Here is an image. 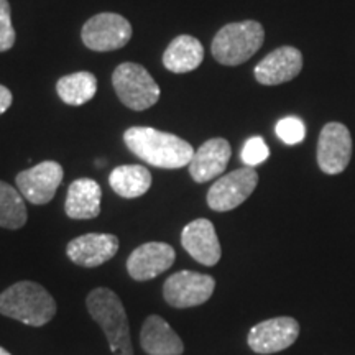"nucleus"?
I'll return each instance as SVG.
<instances>
[{
  "instance_id": "4",
  "label": "nucleus",
  "mask_w": 355,
  "mask_h": 355,
  "mask_svg": "<svg viewBox=\"0 0 355 355\" xmlns=\"http://www.w3.org/2000/svg\"><path fill=\"white\" fill-rule=\"evenodd\" d=\"M265 32L259 21L245 20L220 28L212 40V56L225 66H239L250 60L263 44Z\"/></svg>"
},
{
  "instance_id": "9",
  "label": "nucleus",
  "mask_w": 355,
  "mask_h": 355,
  "mask_svg": "<svg viewBox=\"0 0 355 355\" xmlns=\"http://www.w3.org/2000/svg\"><path fill=\"white\" fill-rule=\"evenodd\" d=\"M300 336V322L282 316L255 324L248 332L247 343L254 352L266 355L291 347Z\"/></svg>"
},
{
  "instance_id": "8",
  "label": "nucleus",
  "mask_w": 355,
  "mask_h": 355,
  "mask_svg": "<svg viewBox=\"0 0 355 355\" xmlns=\"http://www.w3.org/2000/svg\"><path fill=\"white\" fill-rule=\"evenodd\" d=\"M259 184V173L254 168H239L224 175L211 186L207 204L212 211L227 212L245 202Z\"/></svg>"
},
{
  "instance_id": "21",
  "label": "nucleus",
  "mask_w": 355,
  "mask_h": 355,
  "mask_svg": "<svg viewBox=\"0 0 355 355\" xmlns=\"http://www.w3.org/2000/svg\"><path fill=\"white\" fill-rule=\"evenodd\" d=\"M58 96L68 105H83L91 101L97 92V79L92 73H79L63 76L56 84Z\"/></svg>"
},
{
  "instance_id": "6",
  "label": "nucleus",
  "mask_w": 355,
  "mask_h": 355,
  "mask_svg": "<svg viewBox=\"0 0 355 355\" xmlns=\"http://www.w3.org/2000/svg\"><path fill=\"white\" fill-rule=\"evenodd\" d=\"M216 290V279L211 275L183 270L166 278L163 285V298L171 308L186 309L201 306Z\"/></svg>"
},
{
  "instance_id": "11",
  "label": "nucleus",
  "mask_w": 355,
  "mask_h": 355,
  "mask_svg": "<svg viewBox=\"0 0 355 355\" xmlns=\"http://www.w3.org/2000/svg\"><path fill=\"white\" fill-rule=\"evenodd\" d=\"M63 166L56 162H42L30 170L17 175V188L26 201L37 206L48 204L55 198L56 189L63 181Z\"/></svg>"
},
{
  "instance_id": "20",
  "label": "nucleus",
  "mask_w": 355,
  "mask_h": 355,
  "mask_svg": "<svg viewBox=\"0 0 355 355\" xmlns=\"http://www.w3.org/2000/svg\"><path fill=\"white\" fill-rule=\"evenodd\" d=\"M109 184L121 198H140L152 186V175L141 165L117 166L110 173Z\"/></svg>"
},
{
  "instance_id": "23",
  "label": "nucleus",
  "mask_w": 355,
  "mask_h": 355,
  "mask_svg": "<svg viewBox=\"0 0 355 355\" xmlns=\"http://www.w3.org/2000/svg\"><path fill=\"white\" fill-rule=\"evenodd\" d=\"M275 132H277L278 139L285 141L286 145H296L304 140L306 127L298 117H285L277 123Z\"/></svg>"
},
{
  "instance_id": "17",
  "label": "nucleus",
  "mask_w": 355,
  "mask_h": 355,
  "mask_svg": "<svg viewBox=\"0 0 355 355\" xmlns=\"http://www.w3.org/2000/svg\"><path fill=\"white\" fill-rule=\"evenodd\" d=\"M101 186L91 178H79L69 184L64 211L71 219H94L101 214Z\"/></svg>"
},
{
  "instance_id": "15",
  "label": "nucleus",
  "mask_w": 355,
  "mask_h": 355,
  "mask_svg": "<svg viewBox=\"0 0 355 355\" xmlns=\"http://www.w3.org/2000/svg\"><path fill=\"white\" fill-rule=\"evenodd\" d=\"M303 69V55L293 46H282L255 66V79L265 86H277L295 79Z\"/></svg>"
},
{
  "instance_id": "24",
  "label": "nucleus",
  "mask_w": 355,
  "mask_h": 355,
  "mask_svg": "<svg viewBox=\"0 0 355 355\" xmlns=\"http://www.w3.org/2000/svg\"><path fill=\"white\" fill-rule=\"evenodd\" d=\"M242 162L245 163V166H259L270 157V150L266 146L265 140L261 137H252L245 141L242 148Z\"/></svg>"
},
{
  "instance_id": "19",
  "label": "nucleus",
  "mask_w": 355,
  "mask_h": 355,
  "mask_svg": "<svg viewBox=\"0 0 355 355\" xmlns=\"http://www.w3.org/2000/svg\"><path fill=\"white\" fill-rule=\"evenodd\" d=\"M204 60V48L198 38L189 35H180L168 44L163 64L171 73L183 74L199 68Z\"/></svg>"
},
{
  "instance_id": "16",
  "label": "nucleus",
  "mask_w": 355,
  "mask_h": 355,
  "mask_svg": "<svg viewBox=\"0 0 355 355\" xmlns=\"http://www.w3.org/2000/svg\"><path fill=\"white\" fill-rule=\"evenodd\" d=\"M232 155L225 139H211L199 146L189 163V175L196 183H207L227 168Z\"/></svg>"
},
{
  "instance_id": "5",
  "label": "nucleus",
  "mask_w": 355,
  "mask_h": 355,
  "mask_svg": "<svg viewBox=\"0 0 355 355\" xmlns=\"http://www.w3.org/2000/svg\"><path fill=\"white\" fill-rule=\"evenodd\" d=\"M112 84L122 104L132 110L150 109L159 99L158 84L140 64H119L114 71Z\"/></svg>"
},
{
  "instance_id": "3",
  "label": "nucleus",
  "mask_w": 355,
  "mask_h": 355,
  "mask_svg": "<svg viewBox=\"0 0 355 355\" xmlns=\"http://www.w3.org/2000/svg\"><path fill=\"white\" fill-rule=\"evenodd\" d=\"M87 311L99 324L114 355H133L130 327L121 298L109 288H96L87 295Z\"/></svg>"
},
{
  "instance_id": "13",
  "label": "nucleus",
  "mask_w": 355,
  "mask_h": 355,
  "mask_svg": "<svg viewBox=\"0 0 355 355\" xmlns=\"http://www.w3.org/2000/svg\"><path fill=\"white\" fill-rule=\"evenodd\" d=\"M119 250V239L112 234H84L73 239L66 247L69 260L79 266L94 268L114 259Z\"/></svg>"
},
{
  "instance_id": "18",
  "label": "nucleus",
  "mask_w": 355,
  "mask_h": 355,
  "mask_svg": "<svg viewBox=\"0 0 355 355\" xmlns=\"http://www.w3.org/2000/svg\"><path fill=\"white\" fill-rule=\"evenodd\" d=\"M141 347L148 355H181L184 352L183 340L171 329L165 319L152 314L145 319L140 334Z\"/></svg>"
},
{
  "instance_id": "25",
  "label": "nucleus",
  "mask_w": 355,
  "mask_h": 355,
  "mask_svg": "<svg viewBox=\"0 0 355 355\" xmlns=\"http://www.w3.org/2000/svg\"><path fill=\"white\" fill-rule=\"evenodd\" d=\"M15 30L10 19V3L0 0V51H8L15 44Z\"/></svg>"
},
{
  "instance_id": "2",
  "label": "nucleus",
  "mask_w": 355,
  "mask_h": 355,
  "mask_svg": "<svg viewBox=\"0 0 355 355\" xmlns=\"http://www.w3.org/2000/svg\"><path fill=\"white\" fill-rule=\"evenodd\" d=\"M0 314L40 327L55 318L56 301L38 283L19 282L0 295Z\"/></svg>"
},
{
  "instance_id": "14",
  "label": "nucleus",
  "mask_w": 355,
  "mask_h": 355,
  "mask_svg": "<svg viewBox=\"0 0 355 355\" xmlns=\"http://www.w3.org/2000/svg\"><path fill=\"white\" fill-rule=\"evenodd\" d=\"M181 243L184 250L201 265L214 266L219 263L222 250L214 224L209 219L189 222L181 232Z\"/></svg>"
},
{
  "instance_id": "12",
  "label": "nucleus",
  "mask_w": 355,
  "mask_h": 355,
  "mask_svg": "<svg viewBox=\"0 0 355 355\" xmlns=\"http://www.w3.org/2000/svg\"><path fill=\"white\" fill-rule=\"evenodd\" d=\"M176 252L165 242H146L127 259V272L135 282H148L165 273L175 263Z\"/></svg>"
},
{
  "instance_id": "10",
  "label": "nucleus",
  "mask_w": 355,
  "mask_h": 355,
  "mask_svg": "<svg viewBox=\"0 0 355 355\" xmlns=\"http://www.w3.org/2000/svg\"><path fill=\"white\" fill-rule=\"evenodd\" d=\"M352 157V137L344 123L331 122L322 127L318 140V165L326 175H339Z\"/></svg>"
},
{
  "instance_id": "26",
  "label": "nucleus",
  "mask_w": 355,
  "mask_h": 355,
  "mask_svg": "<svg viewBox=\"0 0 355 355\" xmlns=\"http://www.w3.org/2000/svg\"><path fill=\"white\" fill-rule=\"evenodd\" d=\"M12 92L6 86L0 84V115H2L12 105Z\"/></svg>"
},
{
  "instance_id": "1",
  "label": "nucleus",
  "mask_w": 355,
  "mask_h": 355,
  "mask_svg": "<svg viewBox=\"0 0 355 355\" xmlns=\"http://www.w3.org/2000/svg\"><path fill=\"white\" fill-rule=\"evenodd\" d=\"M127 148L148 165L165 170L188 166L194 150L188 141L173 133L152 127H132L123 133Z\"/></svg>"
},
{
  "instance_id": "22",
  "label": "nucleus",
  "mask_w": 355,
  "mask_h": 355,
  "mask_svg": "<svg viewBox=\"0 0 355 355\" xmlns=\"http://www.w3.org/2000/svg\"><path fill=\"white\" fill-rule=\"evenodd\" d=\"M19 189L0 181V227L20 229L26 224V206Z\"/></svg>"
},
{
  "instance_id": "27",
  "label": "nucleus",
  "mask_w": 355,
  "mask_h": 355,
  "mask_svg": "<svg viewBox=\"0 0 355 355\" xmlns=\"http://www.w3.org/2000/svg\"><path fill=\"white\" fill-rule=\"evenodd\" d=\"M0 355H12V354H8L6 349H3V347H0Z\"/></svg>"
},
{
  "instance_id": "7",
  "label": "nucleus",
  "mask_w": 355,
  "mask_h": 355,
  "mask_svg": "<svg viewBox=\"0 0 355 355\" xmlns=\"http://www.w3.org/2000/svg\"><path fill=\"white\" fill-rule=\"evenodd\" d=\"M83 43L92 51L121 50L132 38V25L119 13H99L83 26Z\"/></svg>"
}]
</instances>
